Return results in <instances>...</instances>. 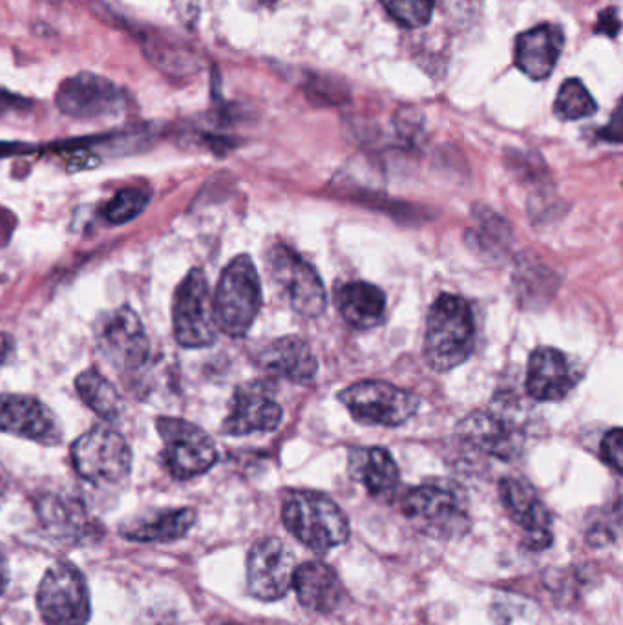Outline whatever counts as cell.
I'll return each instance as SVG.
<instances>
[{
  "mask_svg": "<svg viewBox=\"0 0 623 625\" xmlns=\"http://www.w3.org/2000/svg\"><path fill=\"white\" fill-rule=\"evenodd\" d=\"M212 304L218 329L229 337L247 335L262 308V286L249 256H236L223 269Z\"/></svg>",
  "mask_w": 623,
  "mask_h": 625,
  "instance_id": "5b68a950",
  "label": "cell"
},
{
  "mask_svg": "<svg viewBox=\"0 0 623 625\" xmlns=\"http://www.w3.org/2000/svg\"><path fill=\"white\" fill-rule=\"evenodd\" d=\"M6 487H8L6 474H4V468L0 465V507H2V501H4V496H6Z\"/></svg>",
  "mask_w": 623,
  "mask_h": 625,
  "instance_id": "e575fe53",
  "label": "cell"
},
{
  "mask_svg": "<svg viewBox=\"0 0 623 625\" xmlns=\"http://www.w3.org/2000/svg\"><path fill=\"white\" fill-rule=\"evenodd\" d=\"M41 518L61 538H83L90 532V520L79 501L50 496L41 503Z\"/></svg>",
  "mask_w": 623,
  "mask_h": 625,
  "instance_id": "484cf974",
  "label": "cell"
},
{
  "mask_svg": "<svg viewBox=\"0 0 623 625\" xmlns=\"http://www.w3.org/2000/svg\"><path fill=\"white\" fill-rule=\"evenodd\" d=\"M156 428L165 443V463L176 479L201 476L216 465V445L200 426L176 417H159Z\"/></svg>",
  "mask_w": 623,
  "mask_h": 625,
  "instance_id": "8fae6325",
  "label": "cell"
},
{
  "mask_svg": "<svg viewBox=\"0 0 623 625\" xmlns=\"http://www.w3.org/2000/svg\"><path fill=\"white\" fill-rule=\"evenodd\" d=\"M148 202H150V196H148L147 191L128 187V189L117 192L116 196L108 202L105 207V218L110 223L123 225V223L138 218L139 214L145 211Z\"/></svg>",
  "mask_w": 623,
  "mask_h": 625,
  "instance_id": "f1b7e54d",
  "label": "cell"
},
{
  "mask_svg": "<svg viewBox=\"0 0 623 625\" xmlns=\"http://www.w3.org/2000/svg\"><path fill=\"white\" fill-rule=\"evenodd\" d=\"M349 476L373 498H390L399 487L401 474L395 459L384 448H353L349 454Z\"/></svg>",
  "mask_w": 623,
  "mask_h": 625,
  "instance_id": "7402d4cb",
  "label": "cell"
},
{
  "mask_svg": "<svg viewBox=\"0 0 623 625\" xmlns=\"http://www.w3.org/2000/svg\"><path fill=\"white\" fill-rule=\"evenodd\" d=\"M8 580H10V567H8L4 554L0 552V594L4 593Z\"/></svg>",
  "mask_w": 623,
  "mask_h": 625,
  "instance_id": "836d02e7",
  "label": "cell"
},
{
  "mask_svg": "<svg viewBox=\"0 0 623 625\" xmlns=\"http://www.w3.org/2000/svg\"><path fill=\"white\" fill-rule=\"evenodd\" d=\"M337 308L349 326L370 329L379 326L386 313V295L368 282H349L337 291Z\"/></svg>",
  "mask_w": 623,
  "mask_h": 625,
  "instance_id": "603a6c76",
  "label": "cell"
},
{
  "mask_svg": "<svg viewBox=\"0 0 623 625\" xmlns=\"http://www.w3.org/2000/svg\"><path fill=\"white\" fill-rule=\"evenodd\" d=\"M0 432L46 446L63 439V428L52 410L37 397L22 393L0 395Z\"/></svg>",
  "mask_w": 623,
  "mask_h": 625,
  "instance_id": "2e32d148",
  "label": "cell"
},
{
  "mask_svg": "<svg viewBox=\"0 0 623 625\" xmlns=\"http://www.w3.org/2000/svg\"><path fill=\"white\" fill-rule=\"evenodd\" d=\"M196 523V512L192 509L163 510L145 518L123 525L121 534L132 541L180 540Z\"/></svg>",
  "mask_w": 623,
  "mask_h": 625,
  "instance_id": "cb8c5ba5",
  "label": "cell"
},
{
  "mask_svg": "<svg viewBox=\"0 0 623 625\" xmlns=\"http://www.w3.org/2000/svg\"><path fill=\"white\" fill-rule=\"evenodd\" d=\"M466 445L499 461L521 456L527 441V421L518 399L496 397L488 408L468 415L459 426Z\"/></svg>",
  "mask_w": 623,
  "mask_h": 625,
  "instance_id": "277c9868",
  "label": "cell"
},
{
  "mask_svg": "<svg viewBox=\"0 0 623 625\" xmlns=\"http://www.w3.org/2000/svg\"><path fill=\"white\" fill-rule=\"evenodd\" d=\"M289 534L309 551L326 554L349 538L348 516L333 499L315 490H293L282 507Z\"/></svg>",
  "mask_w": 623,
  "mask_h": 625,
  "instance_id": "3957f363",
  "label": "cell"
},
{
  "mask_svg": "<svg viewBox=\"0 0 623 625\" xmlns=\"http://www.w3.org/2000/svg\"><path fill=\"white\" fill-rule=\"evenodd\" d=\"M355 421L375 426H401L419 410V397L382 381H360L338 393Z\"/></svg>",
  "mask_w": 623,
  "mask_h": 625,
  "instance_id": "52a82bcc",
  "label": "cell"
},
{
  "mask_svg": "<svg viewBox=\"0 0 623 625\" xmlns=\"http://www.w3.org/2000/svg\"><path fill=\"white\" fill-rule=\"evenodd\" d=\"M282 423V406L273 395L271 384L251 381L234 392L231 412L223 421V434L242 437L256 432H275Z\"/></svg>",
  "mask_w": 623,
  "mask_h": 625,
  "instance_id": "e0dca14e",
  "label": "cell"
},
{
  "mask_svg": "<svg viewBox=\"0 0 623 625\" xmlns=\"http://www.w3.org/2000/svg\"><path fill=\"white\" fill-rule=\"evenodd\" d=\"M77 474L94 485H116L127 479L132 468V450L116 430L92 428L72 445Z\"/></svg>",
  "mask_w": 623,
  "mask_h": 625,
  "instance_id": "8992f818",
  "label": "cell"
},
{
  "mask_svg": "<svg viewBox=\"0 0 623 625\" xmlns=\"http://www.w3.org/2000/svg\"><path fill=\"white\" fill-rule=\"evenodd\" d=\"M57 108L75 119H103L119 116L127 108V94L116 83L101 75H74L59 86Z\"/></svg>",
  "mask_w": 623,
  "mask_h": 625,
  "instance_id": "4fadbf2b",
  "label": "cell"
},
{
  "mask_svg": "<svg viewBox=\"0 0 623 625\" xmlns=\"http://www.w3.org/2000/svg\"><path fill=\"white\" fill-rule=\"evenodd\" d=\"M293 589L298 602L318 615H333L346 602V587L340 580L337 571L328 563H302L296 567L293 578Z\"/></svg>",
  "mask_w": 623,
  "mask_h": 625,
  "instance_id": "d6986e66",
  "label": "cell"
},
{
  "mask_svg": "<svg viewBox=\"0 0 623 625\" xmlns=\"http://www.w3.org/2000/svg\"><path fill=\"white\" fill-rule=\"evenodd\" d=\"M94 333L99 351L117 371L136 373L145 366L150 342L136 311L130 308L106 311L97 318Z\"/></svg>",
  "mask_w": 623,
  "mask_h": 625,
  "instance_id": "30bf717a",
  "label": "cell"
},
{
  "mask_svg": "<svg viewBox=\"0 0 623 625\" xmlns=\"http://www.w3.org/2000/svg\"><path fill=\"white\" fill-rule=\"evenodd\" d=\"M565 48V33L556 24H539L536 28L518 35L514 63L523 74L543 81L556 68Z\"/></svg>",
  "mask_w": 623,
  "mask_h": 625,
  "instance_id": "ffe728a7",
  "label": "cell"
},
{
  "mask_svg": "<svg viewBox=\"0 0 623 625\" xmlns=\"http://www.w3.org/2000/svg\"><path fill=\"white\" fill-rule=\"evenodd\" d=\"M598 105L594 97L589 94V90L581 83L580 79H567L561 85L556 103H554V114L563 121H576L583 117L596 114Z\"/></svg>",
  "mask_w": 623,
  "mask_h": 625,
  "instance_id": "4316f807",
  "label": "cell"
},
{
  "mask_svg": "<svg viewBox=\"0 0 623 625\" xmlns=\"http://www.w3.org/2000/svg\"><path fill=\"white\" fill-rule=\"evenodd\" d=\"M260 366L296 384H306L317 377L318 361L306 340L282 337L260 353Z\"/></svg>",
  "mask_w": 623,
  "mask_h": 625,
  "instance_id": "44dd1931",
  "label": "cell"
},
{
  "mask_svg": "<svg viewBox=\"0 0 623 625\" xmlns=\"http://www.w3.org/2000/svg\"><path fill=\"white\" fill-rule=\"evenodd\" d=\"M174 337L183 348L211 346L218 335L209 280L201 269L183 278L174 298Z\"/></svg>",
  "mask_w": 623,
  "mask_h": 625,
  "instance_id": "9c48e42d",
  "label": "cell"
},
{
  "mask_svg": "<svg viewBox=\"0 0 623 625\" xmlns=\"http://www.w3.org/2000/svg\"><path fill=\"white\" fill-rule=\"evenodd\" d=\"M75 390L86 406L105 421H117L123 415L125 404L116 386L96 370L83 371L75 379Z\"/></svg>",
  "mask_w": 623,
  "mask_h": 625,
  "instance_id": "d4e9b609",
  "label": "cell"
},
{
  "mask_svg": "<svg viewBox=\"0 0 623 625\" xmlns=\"http://www.w3.org/2000/svg\"><path fill=\"white\" fill-rule=\"evenodd\" d=\"M37 605L48 625H85L90 620L85 576L70 563L53 565L39 585Z\"/></svg>",
  "mask_w": 623,
  "mask_h": 625,
  "instance_id": "7c38bea8",
  "label": "cell"
},
{
  "mask_svg": "<svg viewBox=\"0 0 623 625\" xmlns=\"http://www.w3.org/2000/svg\"><path fill=\"white\" fill-rule=\"evenodd\" d=\"M580 373L567 355L554 348L532 351L528 361L527 393L538 403H558L576 388Z\"/></svg>",
  "mask_w": 623,
  "mask_h": 625,
  "instance_id": "ac0fdd59",
  "label": "cell"
},
{
  "mask_svg": "<svg viewBox=\"0 0 623 625\" xmlns=\"http://www.w3.org/2000/svg\"><path fill=\"white\" fill-rule=\"evenodd\" d=\"M0 625H2V624H0Z\"/></svg>",
  "mask_w": 623,
  "mask_h": 625,
  "instance_id": "d590c367",
  "label": "cell"
},
{
  "mask_svg": "<svg viewBox=\"0 0 623 625\" xmlns=\"http://www.w3.org/2000/svg\"><path fill=\"white\" fill-rule=\"evenodd\" d=\"M476 348V318L470 304L457 295L433 302L424 337V359L437 373L452 371Z\"/></svg>",
  "mask_w": 623,
  "mask_h": 625,
  "instance_id": "7a4b0ae2",
  "label": "cell"
},
{
  "mask_svg": "<svg viewBox=\"0 0 623 625\" xmlns=\"http://www.w3.org/2000/svg\"><path fill=\"white\" fill-rule=\"evenodd\" d=\"M622 28V22H620V13L618 8H607L600 13L598 22L594 26V32L600 33V35H607V37H616L618 32Z\"/></svg>",
  "mask_w": 623,
  "mask_h": 625,
  "instance_id": "4dcf8cb0",
  "label": "cell"
},
{
  "mask_svg": "<svg viewBox=\"0 0 623 625\" xmlns=\"http://www.w3.org/2000/svg\"><path fill=\"white\" fill-rule=\"evenodd\" d=\"M499 498L508 518L523 530V547L528 551H545L552 545V516L541 501L536 488L523 477H503Z\"/></svg>",
  "mask_w": 623,
  "mask_h": 625,
  "instance_id": "5bb4252c",
  "label": "cell"
},
{
  "mask_svg": "<svg viewBox=\"0 0 623 625\" xmlns=\"http://www.w3.org/2000/svg\"><path fill=\"white\" fill-rule=\"evenodd\" d=\"M602 459L613 468L616 474H622L623 470V435L620 428H613L609 434L603 437Z\"/></svg>",
  "mask_w": 623,
  "mask_h": 625,
  "instance_id": "f546056e",
  "label": "cell"
},
{
  "mask_svg": "<svg viewBox=\"0 0 623 625\" xmlns=\"http://www.w3.org/2000/svg\"><path fill=\"white\" fill-rule=\"evenodd\" d=\"M401 507L404 518L432 540H459L472 529L465 490L454 481L433 479L410 488Z\"/></svg>",
  "mask_w": 623,
  "mask_h": 625,
  "instance_id": "6da1fadb",
  "label": "cell"
},
{
  "mask_svg": "<svg viewBox=\"0 0 623 625\" xmlns=\"http://www.w3.org/2000/svg\"><path fill=\"white\" fill-rule=\"evenodd\" d=\"M271 280L300 317L317 318L324 313L326 289L313 265L286 245H275L267 255Z\"/></svg>",
  "mask_w": 623,
  "mask_h": 625,
  "instance_id": "ba28073f",
  "label": "cell"
},
{
  "mask_svg": "<svg viewBox=\"0 0 623 625\" xmlns=\"http://www.w3.org/2000/svg\"><path fill=\"white\" fill-rule=\"evenodd\" d=\"M15 351V340L8 333H0V366H4L10 361L11 355Z\"/></svg>",
  "mask_w": 623,
  "mask_h": 625,
  "instance_id": "d6a6232c",
  "label": "cell"
},
{
  "mask_svg": "<svg viewBox=\"0 0 623 625\" xmlns=\"http://www.w3.org/2000/svg\"><path fill=\"white\" fill-rule=\"evenodd\" d=\"M21 105H26V101H24V99L13 96V94L6 92V90H0V116H2V114H6V112H10V110L19 108Z\"/></svg>",
  "mask_w": 623,
  "mask_h": 625,
  "instance_id": "1f68e13d",
  "label": "cell"
},
{
  "mask_svg": "<svg viewBox=\"0 0 623 625\" xmlns=\"http://www.w3.org/2000/svg\"><path fill=\"white\" fill-rule=\"evenodd\" d=\"M384 10L402 28L415 30L432 21L435 0H381Z\"/></svg>",
  "mask_w": 623,
  "mask_h": 625,
  "instance_id": "83f0119b",
  "label": "cell"
},
{
  "mask_svg": "<svg viewBox=\"0 0 623 625\" xmlns=\"http://www.w3.org/2000/svg\"><path fill=\"white\" fill-rule=\"evenodd\" d=\"M295 571V556L282 541H256L247 556V589L262 602H275L293 589Z\"/></svg>",
  "mask_w": 623,
  "mask_h": 625,
  "instance_id": "9a60e30c",
  "label": "cell"
}]
</instances>
